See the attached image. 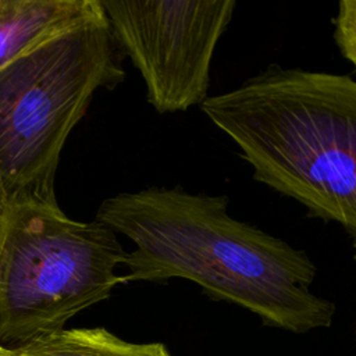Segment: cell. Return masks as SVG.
<instances>
[{"mask_svg":"<svg viewBox=\"0 0 356 356\" xmlns=\"http://www.w3.org/2000/svg\"><path fill=\"white\" fill-rule=\"evenodd\" d=\"M125 76L100 3L0 70V221L15 206L57 202L56 172L70 134L93 95Z\"/></svg>","mask_w":356,"mask_h":356,"instance_id":"cell-3","label":"cell"},{"mask_svg":"<svg viewBox=\"0 0 356 356\" xmlns=\"http://www.w3.org/2000/svg\"><path fill=\"white\" fill-rule=\"evenodd\" d=\"M228 203L227 195L149 186L103 199L95 220L135 245L124 263L127 282L188 280L268 327L295 334L331 327L337 307L310 289L317 267L307 252L231 217Z\"/></svg>","mask_w":356,"mask_h":356,"instance_id":"cell-1","label":"cell"},{"mask_svg":"<svg viewBox=\"0 0 356 356\" xmlns=\"http://www.w3.org/2000/svg\"><path fill=\"white\" fill-rule=\"evenodd\" d=\"M97 0H0V70L74 26Z\"/></svg>","mask_w":356,"mask_h":356,"instance_id":"cell-6","label":"cell"},{"mask_svg":"<svg viewBox=\"0 0 356 356\" xmlns=\"http://www.w3.org/2000/svg\"><path fill=\"white\" fill-rule=\"evenodd\" d=\"M0 356H10V353L7 352V348L3 346L1 343H0Z\"/></svg>","mask_w":356,"mask_h":356,"instance_id":"cell-9","label":"cell"},{"mask_svg":"<svg viewBox=\"0 0 356 356\" xmlns=\"http://www.w3.org/2000/svg\"><path fill=\"white\" fill-rule=\"evenodd\" d=\"M6 348L10 356H171L161 342H128L104 327L63 328Z\"/></svg>","mask_w":356,"mask_h":356,"instance_id":"cell-7","label":"cell"},{"mask_svg":"<svg viewBox=\"0 0 356 356\" xmlns=\"http://www.w3.org/2000/svg\"><path fill=\"white\" fill-rule=\"evenodd\" d=\"M111 35L139 71L159 113L186 111L209 97L214 50L235 0H99Z\"/></svg>","mask_w":356,"mask_h":356,"instance_id":"cell-5","label":"cell"},{"mask_svg":"<svg viewBox=\"0 0 356 356\" xmlns=\"http://www.w3.org/2000/svg\"><path fill=\"white\" fill-rule=\"evenodd\" d=\"M334 42L343 58L356 64V1L341 0L338 13L332 18Z\"/></svg>","mask_w":356,"mask_h":356,"instance_id":"cell-8","label":"cell"},{"mask_svg":"<svg viewBox=\"0 0 356 356\" xmlns=\"http://www.w3.org/2000/svg\"><path fill=\"white\" fill-rule=\"evenodd\" d=\"M127 250L93 220L68 217L58 202L13 207L0 221V343L60 331L125 284L115 270Z\"/></svg>","mask_w":356,"mask_h":356,"instance_id":"cell-4","label":"cell"},{"mask_svg":"<svg viewBox=\"0 0 356 356\" xmlns=\"http://www.w3.org/2000/svg\"><path fill=\"white\" fill-rule=\"evenodd\" d=\"M203 114L239 149L253 179L306 216L356 235V82L352 75L270 64L209 96Z\"/></svg>","mask_w":356,"mask_h":356,"instance_id":"cell-2","label":"cell"}]
</instances>
